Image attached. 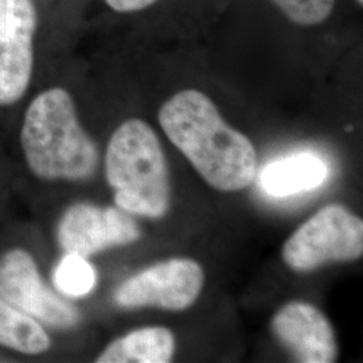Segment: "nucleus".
I'll return each mask as SVG.
<instances>
[{
  "label": "nucleus",
  "instance_id": "obj_13",
  "mask_svg": "<svg viewBox=\"0 0 363 363\" xmlns=\"http://www.w3.org/2000/svg\"><path fill=\"white\" fill-rule=\"evenodd\" d=\"M96 280L97 274L91 262L77 253H65L52 274L55 288L69 298L86 296L96 286Z\"/></svg>",
  "mask_w": 363,
  "mask_h": 363
},
{
  "label": "nucleus",
  "instance_id": "obj_12",
  "mask_svg": "<svg viewBox=\"0 0 363 363\" xmlns=\"http://www.w3.org/2000/svg\"><path fill=\"white\" fill-rule=\"evenodd\" d=\"M0 345L26 355H39L50 349L52 342L37 319L0 298Z\"/></svg>",
  "mask_w": 363,
  "mask_h": 363
},
{
  "label": "nucleus",
  "instance_id": "obj_11",
  "mask_svg": "<svg viewBox=\"0 0 363 363\" xmlns=\"http://www.w3.org/2000/svg\"><path fill=\"white\" fill-rule=\"evenodd\" d=\"M175 352V339L164 327H145L113 340L96 362L167 363Z\"/></svg>",
  "mask_w": 363,
  "mask_h": 363
},
{
  "label": "nucleus",
  "instance_id": "obj_10",
  "mask_svg": "<svg viewBox=\"0 0 363 363\" xmlns=\"http://www.w3.org/2000/svg\"><path fill=\"white\" fill-rule=\"evenodd\" d=\"M327 175V164L319 156L303 152L265 166L259 174V186L267 194L288 196L319 187Z\"/></svg>",
  "mask_w": 363,
  "mask_h": 363
},
{
  "label": "nucleus",
  "instance_id": "obj_2",
  "mask_svg": "<svg viewBox=\"0 0 363 363\" xmlns=\"http://www.w3.org/2000/svg\"><path fill=\"white\" fill-rule=\"evenodd\" d=\"M21 143L31 172L45 181H85L99 166V150L62 88L40 91L27 106Z\"/></svg>",
  "mask_w": 363,
  "mask_h": 363
},
{
  "label": "nucleus",
  "instance_id": "obj_3",
  "mask_svg": "<svg viewBox=\"0 0 363 363\" xmlns=\"http://www.w3.org/2000/svg\"><path fill=\"white\" fill-rule=\"evenodd\" d=\"M105 177L117 208L148 218H160L169 211L167 160L155 132L143 120H127L113 132L105 155Z\"/></svg>",
  "mask_w": 363,
  "mask_h": 363
},
{
  "label": "nucleus",
  "instance_id": "obj_14",
  "mask_svg": "<svg viewBox=\"0 0 363 363\" xmlns=\"http://www.w3.org/2000/svg\"><path fill=\"white\" fill-rule=\"evenodd\" d=\"M273 4L298 26H315L328 19L337 0H271Z\"/></svg>",
  "mask_w": 363,
  "mask_h": 363
},
{
  "label": "nucleus",
  "instance_id": "obj_5",
  "mask_svg": "<svg viewBox=\"0 0 363 363\" xmlns=\"http://www.w3.org/2000/svg\"><path fill=\"white\" fill-rule=\"evenodd\" d=\"M203 281V269L194 259H167L125 280L117 288L115 300L124 308L182 311L194 304Z\"/></svg>",
  "mask_w": 363,
  "mask_h": 363
},
{
  "label": "nucleus",
  "instance_id": "obj_9",
  "mask_svg": "<svg viewBox=\"0 0 363 363\" xmlns=\"http://www.w3.org/2000/svg\"><path fill=\"white\" fill-rule=\"evenodd\" d=\"M273 334L298 362L337 361L335 333L325 313L306 301H291L273 318Z\"/></svg>",
  "mask_w": 363,
  "mask_h": 363
},
{
  "label": "nucleus",
  "instance_id": "obj_15",
  "mask_svg": "<svg viewBox=\"0 0 363 363\" xmlns=\"http://www.w3.org/2000/svg\"><path fill=\"white\" fill-rule=\"evenodd\" d=\"M157 0H105L116 13H136L152 6Z\"/></svg>",
  "mask_w": 363,
  "mask_h": 363
},
{
  "label": "nucleus",
  "instance_id": "obj_16",
  "mask_svg": "<svg viewBox=\"0 0 363 363\" xmlns=\"http://www.w3.org/2000/svg\"><path fill=\"white\" fill-rule=\"evenodd\" d=\"M358 1H359V3H362V0H358Z\"/></svg>",
  "mask_w": 363,
  "mask_h": 363
},
{
  "label": "nucleus",
  "instance_id": "obj_8",
  "mask_svg": "<svg viewBox=\"0 0 363 363\" xmlns=\"http://www.w3.org/2000/svg\"><path fill=\"white\" fill-rule=\"evenodd\" d=\"M142 235L132 214L120 208L77 203L67 208L58 223L57 238L65 253L89 257L108 247L128 245Z\"/></svg>",
  "mask_w": 363,
  "mask_h": 363
},
{
  "label": "nucleus",
  "instance_id": "obj_4",
  "mask_svg": "<svg viewBox=\"0 0 363 363\" xmlns=\"http://www.w3.org/2000/svg\"><path fill=\"white\" fill-rule=\"evenodd\" d=\"M362 253L363 220L339 205L319 210L283 247L286 265L298 272H308L331 261H352Z\"/></svg>",
  "mask_w": 363,
  "mask_h": 363
},
{
  "label": "nucleus",
  "instance_id": "obj_6",
  "mask_svg": "<svg viewBox=\"0 0 363 363\" xmlns=\"http://www.w3.org/2000/svg\"><path fill=\"white\" fill-rule=\"evenodd\" d=\"M37 27L34 0H0V106L15 104L26 94Z\"/></svg>",
  "mask_w": 363,
  "mask_h": 363
},
{
  "label": "nucleus",
  "instance_id": "obj_1",
  "mask_svg": "<svg viewBox=\"0 0 363 363\" xmlns=\"http://www.w3.org/2000/svg\"><path fill=\"white\" fill-rule=\"evenodd\" d=\"M159 124L199 175L220 191L247 189L257 172L252 142L229 127L206 94L186 89L159 111Z\"/></svg>",
  "mask_w": 363,
  "mask_h": 363
},
{
  "label": "nucleus",
  "instance_id": "obj_7",
  "mask_svg": "<svg viewBox=\"0 0 363 363\" xmlns=\"http://www.w3.org/2000/svg\"><path fill=\"white\" fill-rule=\"evenodd\" d=\"M0 298L52 327H73L79 320L77 308L43 283L25 249H11L0 257Z\"/></svg>",
  "mask_w": 363,
  "mask_h": 363
}]
</instances>
